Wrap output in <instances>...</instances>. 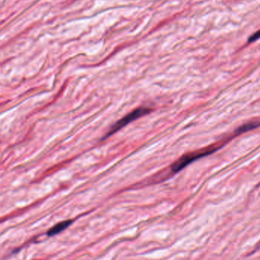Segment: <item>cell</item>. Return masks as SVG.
<instances>
[{"label": "cell", "instance_id": "cell-1", "mask_svg": "<svg viewBox=\"0 0 260 260\" xmlns=\"http://www.w3.org/2000/svg\"><path fill=\"white\" fill-rule=\"evenodd\" d=\"M238 135H240V134L237 132V130H235L234 132L232 135H229L225 139H222L221 142H218L217 143L210 145V146L206 147V148H204V149L183 155L180 159H178L175 163L172 164L171 167H170V172L174 174V173H177L178 172L181 171L183 169L187 167L188 164L192 163V162H195L198 159H202V158L206 157L208 155H212L214 152L219 150L225 144L227 143L229 141L231 140L235 137L238 136Z\"/></svg>", "mask_w": 260, "mask_h": 260}, {"label": "cell", "instance_id": "cell-2", "mask_svg": "<svg viewBox=\"0 0 260 260\" xmlns=\"http://www.w3.org/2000/svg\"><path fill=\"white\" fill-rule=\"evenodd\" d=\"M151 112V109L149 107H140L135 110L131 111L129 114L124 116L121 120H118L116 122L112 127L110 128L109 132L106 134V136L103 137V139L109 138V137L112 135L113 134L119 131L121 129L124 128L126 126L128 125L130 123L133 122L134 120H138L140 117H144L147 114H149Z\"/></svg>", "mask_w": 260, "mask_h": 260}, {"label": "cell", "instance_id": "cell-3", "mask_svg": "<svg viewBox=\"0 0 260 260\" xmlns=\"http://www.w3.org/2000/svg\"><path fill=\"white\" fill-rule=\"evenodd\" d=\"M72 220H66L59 222L57 225L53 226L51 228L49 229L48 231L47 232V235L48 237H53V236L57 235L59 233H61L63 230H65L66 228L69 227L70 225L72 224Z\"/></svg>", "mask_w": 260, "mask_h": 260}, {"label": "cell", "instance_id": "cell-4", "mask_svg": "<svg viewBox=\"0 0 260 260\" xmlns=\"http://www.w3.org/2000/svg\"><path fill=\"white\" fill-rule=\"evenodd\" d=\"M260 38V30L258 32H256L253 35L250 36V38L248 39L249 43H253L255 42L256 40H259Z\"/></svg>", "mask_w": 260, "mask_h": 260}]
</instances>
